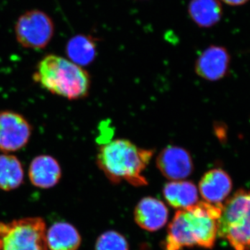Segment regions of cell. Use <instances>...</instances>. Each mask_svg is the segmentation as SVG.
<instances>
[{
    "label": "cell",
    "instance_id": "cell-17",
    "mask_svg": "<svg viewBox=\"0 0 250 250\" xmlns=\"http://www.w3.org/2000/svg\"><path fill=\"white\" fill-rule=\"evenodd\" d=\"M24 181V169L16 156L0 154V189L11 191L21 187Z\"/></svg>",
    "mask_w": 250,
    "mask_h": 250
},
{
    "label": "cell",
    "instance_id": "cell-7",
    "mask_svg": "<svg viewBox=\"0 0 250 250\" xmlns=\"http://www.w3.org/2000/svg\"><path fill=\"white\" fill-rule=\"evenodd\" d=\"M32 126L22 115L13 111H0V150L14 152L27 146Z\"/></svg>",
    "mask_w": 250,
    "mask_h": 250
},
{
    "label": "cell",
    "instance_id": "cell-19",
    "mask_svg": "<svg viewBox=\"0 0 250 250\" xmlns=\"http://www.w3.org/2000/svg\"><path fill=\"white\" fill-rule=\"evenodd\" d=\"M222 1L231 6H240V5L246 4L248 0H222Z\"/></svg>",
    "mask_w": 250,
    "mask_h": 250
},
{
    "label": "cell",
    "instance_id": "cell-6",
    "mask_svg": "<svg viewBox=\"0 0 250 250\" xmlns=\"http://www.w3.org/2000/svg\"><path fill=\"white\" fill-rule=\"evenodd\" d=\"M54 31L51 18L45 13L36 10L21 16L16 25L18 42L26 48H44L50 42Z\"/></svg>",
    "mask_w": 250,
    "mask_h": 250
},
{
    "label": "cell",
    "instance_id": "cell-15",
    "mask_svg": "<svg viewBox=\"0 0 250 250\" xmlns=\"http://www.w3.org/2000/svg\"><path fill=\"white\" fill-rule=\"evenodd\" d=\"M188 14L199 27L209 28L221 19L223 8L218 0H191Z\"/></svg>",
    "mask_w": 250,
    "mask_h": 250
},
{
    "label": "cell",
    "instance_id": "cell-13",
    "mask_svg": "<svg viewBox=\"0 0 250 250\" xmlns=\"http://www.w3.org/2000/svg\"><path fill=\"white\" fill-rule=\"evenodd\" d=\"M46 242L49 250H77L82 238L71 224L59 222L46 231Z\"/></svg>",
    "mask_w": 250,
    "mask_h": 250
},
{
    "label": "cell",
    "instance_id": "cell-5",
    "mask_svg": "<svg viewBox=\"0 0 250 250\" xmlns=\"http://www.w3.org/2000/svg\"><path fill=\"white\" fill-rule=\"evenodd\" d=\"M46 231L39 217L0 222V250H49Z\"/></svg>",
    "mask_w": 250,
    "mask_h": 250
},
{
    "label": "cell",
    "instance_id": "cell-14",
    "mask_svg": "<svg viewBox=\"0 0 250 250\" xmlns=\"http://www.w3.org/2000/svg\"><path fill=\"white\" fill-rule=\"evenodd\" d=\"M163 193L167 203L179 210L189 208L198 202L196 186L189 181H172L166 184Z\"/></svg>",
    "mask_w": 250,
    "mask_h": 250
},
{
    "label": "cell",
    "instance_id": "cell-3",
    "mask_svg": "<svg viewBox=\"0 0 250 250\" xmlns=\"http://www.w3.org/2000/svg\"><path fill=\"white\" fill-rule=\"evenodd\" d=\"M33 80L49 93L69 100L86 98L91 85L90 75L84 68L54 54L40 61Z\"/></svg>",
    "mask_w": 250,
    "mask_h": 250
},
{
    "label": "cell",
    "instance_id": "cell-8",
    "mask_svg": "<svg viewBox=\"0 0 250 250\" xmlns=\"http://www.w3.org/2000/svg\"><path fill=\"white\" fill-rule=\"evenodd\" d=\"M156 166L166 178L172 181L182 180L193 172V161L190 153L183 147L168 146L157 158Z\"/></svg>",
    "mask_w": 250,
    "mask_h": 250
},
{
    "label": "cell",
    "instance_id": "cell-1",
    "mask_svg": "<svg viewBox=\"0 0 250 250\" xmlns=\"http://www.w3.org/2000/svg\"><path fill=\"white\" fill-rule=\"evenodd\" d=\"M223 205L202 201L179 210L169 225L164 249L182 250L194 246L212 249L218 236Z\"/></svg>",
    "mask_w": 250,
    "mask_h": 250
},
{
    "label": "cell",
    "instance_id": "cell-16",
    "mask_svg": "<svg viewBox=\"0 0 250 250\" xmlns=\"http://www.w3.org/2000/svg\"><path fill=\"white\" fill-rule=\"evenodd\" d=\"M66 54L70 62L80 66L89 65L96 57L95 40L90 36H74L67 42Z\"/></svg>",
    "mask_w": 250,
    "mask_h": 250
},
{
    "label": "cell",
    "instance_id": "cell-12",
    "mask_svg": "<svg viewBox=\"0 0 250 250\" xmlns=\"http://www.w3.org/2000/svg\"><path fill=\"white\" fill-rule=\"evenodd\" d=\"M62 175L58 161L52 156H36L29 166V179L34 187L39 188L48 189L55 187Z\"/></svg>",
    "mask_w": 250,
    "mask_h": 250
},
{
    "label": "cell",
    "instance_id": "cell-4",
    "mask_svg": "<svg viewBox=\"0 0 250 250\" xmlns=\"http://www.w3.org/2000/svg\"><path fill=\"white\" fill-rule=\"evenodd\" d=\"M218 236L235 250H250V190L240 189L223 204Z\"/></svg>",
    "mask_w": 250,
    "mask_h": 250
},
{
    "label": "cell",
    "instance_id": "cell-18",
    "mask_svg": "<svg viewBox=\"0 0 250 250\" xmlns=\"http://www.w3.org/2000/svg\"><path fill=\"white\" fill-rule=\"evenodd\" d=\"M95 250H129V244L121 233L108 231L97 240Z\"/></svg>",
    "mask_w": 250,
    "mask_h": 250
},
{
    "label": "cell",
    "instance_id": "cell-2",
    "mask_svg": "<svg viewBox=\"0 0 250 250\" xmlns=\"http://www.w3.org/2000/svg\"><path fill=\"white\" fill-rule=\"evenodd\" d=\"M154 155L152 149H143L126 139H117L99 149L97 164L113 184L126 181L134 187L147 185L143 171Z\"/></svg>",
    "mask_w": 250,
    "mask_h": 250
},
{
    "label": "cell",
    "instance_id": "cell-11",
    "mask_svg": "<svg viewBox=\"0 0 250 250\" xmlns=\"http://www.w3.org/2000/svg\"><path fill=\"white\" fill-rule=\"evenodd\" d=\"M167 218L168 210L165 204L154 197H144L135 208V221L147 231H155L164 228Z\"/></svg>",
    "mask_w": 250,
    "mask_h": 250
},
{
    "label": "cell",
    "instance_id": "cell-9",
    "mask_svg": "<svg viewBox=\"0 0 250 250\" xmlns=\"http://www.w3.org/2000/svg\"><path fill=\"white\" fill-rule=\"evenodd\" d=\"M230 64V55L225 47L211 45L206 49L195 62V72L206 80L215 82L226 76Z\"/></svg>",
    "mask_w": 250,
    "mask_h": 250
},
{
    "label": "cell",
    "instance_id": "cell-10",
    "mask_svg": "<svg viewBox=\"0 0 250 250\" xmlns=\"http://www.w3.org/2000/svg\"><path fill=\"white\" fill-rule=\"evenodd\" d=\"M232 180L226 171L212 169L204 174L199 184V189L205 202L213 205H223L231 190Z\"/></svg>",
    "mask_w": 250,
    "mask_h": 250
}]
</instances>
